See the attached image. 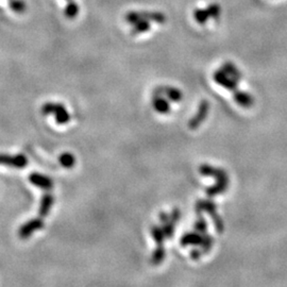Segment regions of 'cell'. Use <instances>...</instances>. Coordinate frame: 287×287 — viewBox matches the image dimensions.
Returning <instances> with one entry per match:
<instances>
[{
	"mask_svg": "<svg viewBox=\"0 0 287 287\" xmlns=\"http://www.w3.org/2000/svg\"><path fill=\"white\" fill-rule=\"evenodd\" d=\"M44 115L53 114L54 119L59 125H65L71 120V115L67 112L62 104H54V102H47L42 108Z\"/></svg>",
	"mask_w": 287,
	"mask_h": 287,
	"instance_id": "1",
	"label": "cell"
},
{
	"mask_svg": "<svg viewBox=\"0 0 287 287\" xmlns=\"http://www.w3.org/2000/svg\"><path fill=\"white\" fill-rule=\"evenodd\" d=\"M202 212H207V213L211 215V217L213 218V222L215 224L217 232L218 233H221V232L223 231V222L221 220L220 216L217 214L215 204L209 200L198 201L196 203V213L197 215H202Z\"/></svg>",
	"mask_w": 287,
	"mask_h": 287,
	"instance_id": "2",
	"label": "cell"
},
{
	"mask_svg": "<svg viewBox=\"0 0 287 287\" xmlns=\"http://www.w3.org/2000/svg\"><path fill=\"white\" fill-rule=\"evenodd\" d=\"M43 228H44V218L38 216L23 224L22 227L19 228L18 235L22 239H28L34 232L37 230H42Z\"/></svg>",
	"mask_w": 287,
	"mask_h": 287,
	"instance_id": "3",
	"label": "cell"
},
{
	"mask_svg": "<svg viewBox=\"0 0 287 287\" xmlns=\"http://www.w3.org/2000/svg\"><path fill=\"white\" fill-rule=\"evenodd\" d=\"M28 163H29L28 158L24 154L10 155L0 153V165H6L20 169L28 165Z\"/></svg>",
	"mask_w": 287,
	"mask_h": 287,
	"instance_id": "4",
	"label": "cell"
},
{
	"mask_svg": "<svg viewBox=\"0 0 287 287\" xmlns=\"http://www.w3.org/2000/svg\"><path fill=\"white\" fill-rule=\"evenodd\" d=\"M209 107H210L209 102L207 100L201 101L199 108H198L197 114L188 122V128L190 130H196L200 127V125L204 121V119H206L209 113Z\"/></svg>",
	"mask_w": 287,
	"mask_h": 287,
	"instance_id": "5",
	"label": "cell"
},
{
	"mask_svg": "<svg viewBox=\"0 0 287 287\" xmlns=\"http://www.w3.org/2000/svg\"><path fill=\"white\" fill-rule=\"evenodd\" d=\"M214 80L216 81L217 84L221 85L222 87L227 88V90L230 91H235L237 88V84H238V81L233 79L232 77H230L229 74L225 73L223 71H217L214 73Z\"/></svg>",
	"mask_w": 287,
	"mask_h": 287,
	"instance_id": "6",
	"label": "cell"
},
{
	"mask_svg": "<svg viewBox=\"0 0 287 287\" xmlns=\"http://www.w3.org/2000/svg\"><path fill=\"white\" fill-rule=\"evenodd\" d=\"M29 181L33 184L34 186H36L40 189L44 190H50L53 188V181L49 177L44 176L42 174L33 173L29 176Z\"/></svg>",
	"mask_w": 287,
	"mask_h": 287,
	"instance_id": "7",
	"label": "cell"
},
{
	"mask_svg": "<svg viewBox=\"0 0 287 287\" xmlns=\"http://www.w3.org/2000/svg\"><path fill=\"white\" fill-rule=\"evenodd\" d=\"M154 95H165L169 99V101H173V102H180L183 98L182 92L179 90V88L172 87V86H164V87L156 88Z\"/></svg>",
	"mask_w": 287,
	"mask_h": 287,
	"instance_id": "8",
	"label": "cell"
},
{
	"mask_svg": "<svg viewBox=\"0 0 287 287\" xmlns=\"http://www.w3.org/2000/svg\"><path fill=\"white\" fill-rule=\"evenodd\" d=\"M199 172L201 175L206 177H213L216 180H229V178L224 170L217 169L210 165H201L199 168Z\"/></svg>",
	"mask_w": 287,
	"mask_h": 287,
	"instance_id": "9",
	"label": "cell"
},
{
	"mask_svg": "<svg viewBox=\"0 0 287 287\" xmlns=\"http://www.w3.org/2000/svg\"><path fill=\"white\" fill-rule=\"evenodd\" d=\"M152 106L154 110L160 114H167L170 112V102L164 97V95H154Z\"/></svg>",
	"mask_w": 287,
	"mask_h": 287,
	"instance_id": "10",
	"label": "cell"
},
{
	"mask_svg": "<svg viewBox=\"0 0 287 287\" xmlns=\"http://www.w3.org/2000/svg\"><path fill=\"white\" fill-rule=\"evenodd\" d=\"M53 203H54V197L49 193L45 194L42 197V199H40L39 209H38V216L44 218L48 214H49L50 210H51V208L53 206Z\"/></svg>",
	"mask_w": 287,
	"mask_h": 287,
	"instance_id": "11",
	"label": "cell"
},
{
	"mask_svg": "<svg viewBox=\"0 0 287 287\" xmlns=\"http://www.w3.org/2000/svg\"><path fill=\"white\" fill-rule=\"evenodd\" d=\"M203 236L200 235L198 232H189V233L184 234L181 238V246L182 247H187V246H200L202 243Z\"/></svg>",
	"mask_w": 287,
	"mask_h": 287,
	"instance_id": "12",
	"label": "cell"
},
{
	"mask_svg": "<svg viewBox=\"0 0 287 287\" xmlns=\"http://www.w3.org/2000/svg\"><path fill=\"white\" fill-rule=\"evenodd\" d=\"M234 100L236 101V104H238L243 108H250L252 105L254 104L253 98L248 93L245 92H234Z\"/></svg>",
	"mask_w": 287,
	"mask_h": 287,
	"instance_id": "13",
	"label": "cell"
},
{
	"mask_svg": "<svg viewBox=\"0 0 287 287\" xmlns=\"http://www.w3.org/2000/svg\"><path fill=\"white\" fill-rule=\"evenodd\" d=\"M229 180H217L214 186H212L207 189V194L210 197H214L216 195H220L228 188Z\"/></svg>",
	"mask_w": 287,
	"mask_h": 287,
	"instance_id": "14",
	"label": "cell"
},
{
	"mask_svg": "<svg viewBox=\"0 0 287 287\" xmlns=\"http://www.w3.org/2000/svg\"><path fill=\"white\" fill-rule=\"evenodd\" d=\"M221 71H223L225 73L229 74L230 77H232L233 79L239 81V79L242 78V74L239 72V71L236 68V66L234 64H232L230 62L224 63L221 67Z\"/></svg>",
	"mask_w": 287,
	"mask_h": 287,
	"instance_id": "15",
	"label": "cell"
},
{
	"mask_svg": "<svg viewBox=\"0 0 287 287\" xmlns=\"http://www.w3.org/2000/svg\"><path fill=\"white\" fill-rule=\"evenodd\" d=\"M59 163L61 164V166H63L64 168L71 169L72 167H73L74 164H76V159H74V156L72 153L65 152L60 155Z\"/></svg>",
	"mask_w": 287,
	"mask_h": 287,
	"instance_id": "16",
	"label": "cell"
},
{
	"mask_svg": "<svg viewBox=\"0 0 287 287\" xmlns=\"http://www.w3.org/2000/svg\"><path fill=\"white\" fill-rule=\"evenodd\" d=\"M165 255H166V252L163 246L162 247H158L153 251V254L151 256V259H150V263H151L153 266H158L162 264L164 258H165Z\"/></svg>",
	"mask_w": 287,
	"mask_h": 287,
	"instance_id": "17",
	"label": "cell"
},
{
	"mask_svg": "<svg viewBox=\"0 0 287 287\" xmlns=\"http://www.w3.org/2000/svg\"><path fill=\"white\" fill-rule=\"evenodd\" d=\"M151 234L154 239V242L158 245V247H162L164 245V239H165V234H164L162 227H159V225H153L151 228Z\"/></svg>",
	"mask_w": 287,
	"mask_h": 287,
	"instance_id": "18",
	"label": "cell"
},
{
	"mask_svg": "<svg viewBox=\"0 0 287 287\" xmlns=\"http://www.w3.org/2000/svg\"><path fill=\"white\" fill-rule=\"evenodd\" d=\"M175 224H176V222L172 219V218H170V216L165 222L162 223V229H163V232H164V234H165L166 238H168V239L173 238L174 233H175Z\"/></svg>",
	"mask_w": 287,
	"mask_h": 287,
	"instance_id": "19",
	"label": "cell"
},
{
	"mask_svg": "<svg viewBox=\"0 0 287 287\" xmlns=\"http://www.w3.org/2000/svg\"><path fill=\"white\" fill-rule=\"evenodd\" d=\"M195 230L198 233L206 234L208 231V223L204 220V218L202 215H197V221L195 222Z\"/></svg>",
	"mask_w": 287,
	"mask_h": 287,
	"instance_id": "20",
	"label": "cell"
},
{
	"mask_svg": "<svg viewBox=\"0 0 287 287\" xmlns=\"http://www.w3.org/2000/svg\"><path fill=\"white\" fill-rule=\"evenodd\" d=\"M213 244H214V239L212 236L210 235H204L203 239H202V243H201V251H202V254L203 253H208V252L212 249L213 247Z\"/></svg>",
	"mask_w": 287,
	"mask_h": 287,
	"instance_id": "21",
	"label": "cell"
},
{
	"mask_svg": "<svg viewBox=\"0 0 287 287\" xmlns=\"http://www.w3.org/2000/svg\"><path fill=\"white\" fill-rule=\"evenodd\" d=\"M209 16V13L208 11H202V10H199V11H197L196 13V19L198 20L199 23H206L207 22V19H208Z\"/></svg>",
	"mask_w": 287,
	"mask_h": 287,
	"instance_id": "22",
	"label": "cell"
},
{
	"mask_svg": "<svg viewBox=\"0 0 287 287\" xmlns=\"http://www.w3.org/2000/svg\"><path fill=\"white\" fill-rule=\"evenodd\" d=\"M208 13H209V16H211V17H218L220 15V6H218L216 4L212 5L211 8L209 9Z\"/></svg>",
	"mask_w": 287,
	"mask_h": 287,
	"instance_id": "23",
	"label": "cell"
},
{
	"mask_svg": "<svg viewBox=\"0 0 287 287\" xmlns=\"http://www.w3.org/2000/svg\"><path fill=\"white\" fill-rule=\"evenodd\" d=\"M201 255H202V251L199 249H194V250H191V252H190V257L193 259L200 258Z\"/></svg>",
	"mask_w": 287,
	"mask_h": 287,
	"instance_id": "24",
	"label": "cell"
}]
</instances>
